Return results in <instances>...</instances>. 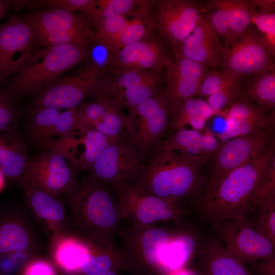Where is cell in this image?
Instances as JSON below:
<instances>
[{
	"mask_svg": "<svg viewBox=\"0 0 275 275\" xmlns=\"http://www.w3.org/2000/svg\"><path fill=\"white\" fill-rule=\"evenodd\" d=\"M75 275H121L120 271L107 270L101 272H92L88 273H81Z\"/></svg>",
	"mask_w": 275,
	"mask_h": 275,
	"instance_id": "53",
	"label": "cell"
},
{
	"mask_svg": "<svg viewBox=\"0 0 275 275\" xmlns=\"http://www.w3.org/2000/svg\"><path fill=\"white\" fill-rule=\"evenodd\" d=\"M253 24L263 39L275 50V13L254 8L251 17Z\"/></svg>",
	"mask_w": 275,
	"mask_h": 275,
	"instance_id": "42",
	"label": "cell"
},
{
	"mask_svg": "<svg viewBox=\"0 0 275 275\" xmlns=\"http://www.w3.org/2000/svg\"><path fill=\"white\" fill-rule=\"evenodd\" d=\"M211 157L180 153L167 147L161 141L144 158L131 184L169 201L181 204L196 203L207 186L202 166Z\"/></svg>",
	"mask_w": 275,
	"mask_h": 275,
	"instance_id": "1",
	"label": "cell"
},
{
	"mask_svg": "<svg viewBox=\"0 0 275 275\" xmlns=\"http://www.w3.org/2000/svg\"><path fill=\"white\" fill-rule=\"evenodd\" d=\"M274 112L262 118L227 120L226 129L220 135L222 141L240 136L252 135L274 126Z\"/></svg>",
	"mask_w": 275,
	"mask_h": 275,
	"instance_id": "34",
	"label": "cell"
},
{
	"mask_svg": "<svg viewBox=\"0 0 275 275\" xmlns=\"http://www.w3.org/2000/svg\"><path fill=\"white\" fill-rule=\"evenodd\" d=\"M274 138V126H272L256 134L222 141L209 161L207 186L258 158Z\"/></svg>",
	"mask_w": 275,
	"mask_h": 275,
	"instance_id": "11",
	"label": "cell"
},
{
	"mask_svg": "<svg viewBox=\"0 0 275 275\" xmlns=\"http://www.w3.org/2000/svg\"><path fill=\"white\" fill-rule=\"evenodd\" d=\"M143 1L95 0L91 15L97 28L107 18L116 15H126L137 9Z\"/></svg>",
	"mask_w": 275,
	"mask_h": 275,
	"instance_id": "38",
	"label": "cell"
},
{
	"mask_svg": "<svg viewBox=\"0 0 275 275\" xmlns=\"http://www.w3.org/2000/svg\"><path fill=\"white\" fill-rule=\"evenodd\" d=\"M202 133L193 129H184L173 132L163 140L168 147L194 156H202L201 151Z\"/></svg>",
	"mask_w": 275,
	"mask_h": 275,
	"instance_id": "37",
	"label": "cell"
},
{
	"mask_svg": "<svg viewBox=\"0 0 275 275\" xmlns=\"http://www.w3.org/2000/svg\"><path fill=\"white\" fill-rule=\"evenodd\" d=\"M218 36L225 40V45L232 42L236 38L233 34L226 12L221 9L216 10L206 16Z\"/></svg>",
	"mask_w": 275,
	"mask_h": 275,
	"instance_id": "47",
	"label": "cell"
},
{
	"mask_svg": "<svg viewBox=\"0 0 275 275\" xmlns=\"http://www.w3.org/2000/svg\"><path fill=\"white\" fill-rule=\"evenodd\" d=\"M108 185L87 175L65 195L70 230L95 239L114 240L122 221Z\"/></svg>",
	"mask_w": 275,
	"mask_h": 275,
	"instance_id": "3",
	"label": "cell"
},
{
	"mask_svg": "<svg viewBox=\"0 0 275 275\" xmlns=\"http://www.w3.org/2000/svg\"><path fill=\"white\" fill-rule=\"evenodd\" d=\"M254 8H259L260 10L274 12L275 1L273 0L250 1Z\"/></svg>",
	"mask_w": 275,
	"mask_h": 275,
	"instance_id": "51",
	"label": "cell"
},
{
	"mask_svg": "<svg viewBox=\"0 0 275 275\" xmlns=\"http://www.w3.org/2000/svg\"><path fill=\"white\" fill-rule=\"evenodd\" d=\"M61 110L46 107H33L29 126L31 139L41 142L49 138Z\"/></svg>",
	"mask_w": 275,
	"mask_h": 275,
	"instance_id": "35",
	"label": "cell"
},
{
	"mask_svg": "<svg viewBox=\"0 0 275 275\" xmlns=\"http://www.w3.org/2000/svg\"><path fill=\"white\" fill-rule=\"evenodd\" d=\"M95 0H49L43 2L50 8L61 9L74 13L80 12L90 17Z\"/></svg>",
	"mask_w": 275,
	"mask_h": 275,
	"instance_id": "46",
	"label": "cell"
},
{
	"mask_svg": "<svg viewBox=\"0 0 275 275\" xmlns=\"http://www.w3.org/2000/svg\"><path fill=\"white\" fill-rule=\"evenodd\" d=\"M35 248L34 233L22 213L9 203H0V258L28 255Z\"/></svg>",
	"mask_w": 275,
	"mask_h": 275,
	"instance_id": "22",
	"label": "cell"
},
{
	"mask_svg": "<svg viewBox=\"0 0 275 275\" xmlns=\"http://www.w3.org/2000/svg\"><path fill=\"white\" fill-rule=\"evenodd\" d=\"M171 113V106L161 91L126 114L124 138L135 147L143 160L166 137Z\"/></svg>",
	"mask_w": 275,
	"mask_h": 275,
	"instance_id": "6",
	"label": "cell"
},
{
	"mask_svg": "<svg viewBox=\"0 0 275 275\" xmlns=\"http://www.w3.org/2000/svg\"><path fill=\"white\" fill-rule=\"evenodd\" d=\"M19 186L29 208L49 241L70 230L66 207L60 198L25 181Z\"/></svg>",
	"mask_w": 275,
	"mask_h": 275,
	"instance_id": "21",
	"label": "cell"
},
{
	"mask_svg": "<svg viewBox=\"0 0 275 275\" xmlns=\"http://www.w3.org/2000/svg\"><path fill=\"white\" fill-rule=\"evenodd\" d=\"M153 32L151 1H143L137 9L130 13L127 23L122 31L111 41L106 43L120 50L144 39Z\"/></svg>",
	"mask_w": 275,
	"mask_h": 275,
	"instance_id": "29",
	"label": "cell"
},
{
	"mask_svg": "<svg viewBox=\"0 0 275 275\" xmlns=\"http://www.w3.org/2000/svg\"><path fill=\"white\" fill-rule=\"evenodd\" d=\"M222 143L208 129L202 133L201 151L202 156L211 157Z\"/></svg>",
	"mask_w": 275,
	"mask_h": 275,
	"instance_id": "49",
	"label": "cell"
},
{
	"mask_svg": "<svg viewBox=\"0 0 275 275\" xmlns=\"http://www.w3.org/2000/svg\"><path fill=\"white\" fill-rule=\"evenodd\" d=\"M115 139L87 126H76L69 134L49 138L41 143L64 154L78 170H89Z\"/></svg>",
	"mask_w": 275,
	"mask_h": 275,
	"instance_id": "16",
	"label": "cell"
},
{
	"mask_svg": "<svg viewBox=\"0 0 275 275\" xmlns=\"http://www.w3.org/2000/svg\"><path fill=\"white\" fill-rule=\"evenodd\" d=\"M113 187L120 217L126 223L154 225L161 222H178L184 214L182 204L145 192L126 181Z\"/></svg>",
	"mask_w": 275,
	"mask_h": 275,
	"instance_id": "8",
	"label": "cell"
},
{
	"mask_svg": "<svg viewBox=\"0 0 275 275\" xmlns=\"http://www.w3.org/2000/svg\"><path fill=\"white\" fill-rule=\"evenodd\" d=\"M274 50L251 24L232 42L223 47L219 64L224 71L242 76L274 70Z\"/></svg>",
	"mask_w": 275,
	"mask_h": 275,
	"instance_id": "9",
	"label": "cell"
},
{
	"mask_svg": "<svg viewBox=\"0 0 275 275\" xmlns=\"http://www.w3.org/2000/svg\"><path fill=\"white\" fill-rule=\"evenodd\" d=\"M119 51L109 44L95 38L88 48L87 65L106 76L115 70Z\"/></svg>",
	"mask_w": 275,
	"mask_h": 275,
	"instance_id": "33",
	"label": "cell"
},
{
	"mask_svg": "<svg viewBox=\"0 0 275 275\" xmlns=\"http://www.w3.org/2000/svg\"><path fill=\"white\" fill-rule=\"evenodd\" d=\"M170 275H194L191 272L183 269L175 272Z\"/></svg>",
	"mask_w": 275,
	"mask_h": 275,
	"instance_id": "55",
	"label": "cell"
},
{
	"mask_svg": "<svg viewBox=\"0 0 275 275\" xmlns=\"http://www.w3.org/2000/svg\"><path fill=\"white\" fill-rule=\"evenodd\" d=\"M242 95L265 112L275 106V72L268 70L250 75L242 87Z\"/></svg>",
	"mask_w": 275,
	"mask_h": 275,
	"instance_id": "30",
	"label": "cell"
},
{
	"mask_svg": "<svg viewBox=\"0 0 275 275\" xmlns=\"http://www.w3.org/2000/svg\"><path fill=\"white\" fill-rule=\"evenodd\" d=\"M154 32L171 46L174 54L191 33L200 18L197 5L188 0L151 1Z\"/></svg>",
	"mask_w": 275,
	"mask_h": 275,
	"instance_id": "13",
	"label": "cell"
},
{
	"mask_svg": "<svg viewBox=\"0 0 275 275\" xmlns=\"http://www.w3.org/2000/svg\"><path fill=\"white\" fill-rule=\"evenodd\" d=\"M196 246V239L190 234L182 232L172 234L160 254V273L170 275L183 269Z\"/></svg>",
	"mask_w": 275,
	"mask_h": 275,
	"instance_id": "28",
	"label": "cell"
},
{
	"mask_svg": "<svg viewBox=\"0 0 275 275\" xmlns=\"http://www.w3.org/2000/svg\"><path fill=\"white\" fill-rule=\"evenodd\" d=\"M47 149L31 157L23 181L60 198L66 195L76 183L77 170L62 153Z\"/></svg>",
	"mask_w": 275,
	"mask_h": 275,
	"instance_id": "12",
	"label": "cell"
},
{
	"mask_svg": "<svg viewBox=\"0 0 275 275\" xmlns=\"http://www.w3.org/2000/svg\"><path fill=\"white\" fill-rule=\"evenodd\" d=\"M267 115L263 109L241 95L230 106L225 117L226 119L239 120L262 118Z\"/></svg>",
	"mask_w": 275,
	"mask_h": 275,
	"instance_id": "41",
	"label": "cell"
},
{
	"mask_svg": "<svg viewBox=\"0 0 275 275\" xmlns=\"http://www.w3.org/2000/svg\"><path fill=\"white\" fill-rule=\"evenodd\" d=\"M12 75L9 70L0 61V82L7 76Z\"/></svg>",
	"mask_w": 275,
	"mask_h": 275,
	"instance_id": "52",
	"label": "cell"
},
{
	"mask_svg": "<svg viewBox=\"0 0 275 275\" xmlns=\"http://www.w3.org/2000/svg\"><path fill=\"white\" fill-rule=\"evenodd\" d=\"M255 212V229L275 246V197L262 202L250 212Z\"/></svg>",
	"mask_w": 275,
	"mask_h": 275,
	"instance_id": "39",
	"label": "cell"
},
{
	"mask_svg": "<svg viewBox=\"0 0 275 275\" xmlns=\"http://www.w3.org/2000/svg\"><path fill=\"white\" fill-rule=\"evenodd\" d=\"M225 78V72L208 70L200 83L196 96L207 98L215 94L223 86Z\"/></svg>",
	"mask_w": 275,
	"mask_h": 275,
	"instance_id": "45",
	"label": "cell"
},
{
	"mask_svg": "<svg viewBox=\"0 0 275 275\" xmlns=\"http://www.w3.org/2000/svg\"><path fill=\"white\" fill-rule=\"evenodd\" d=\"M6 180V178L0 169V192L3 189L4 187Z\"/></svg>",
	"mask_w": 275,
	"mask_h": 275,
	"instance_id": "56",
	"label": "cell"
},
{
	"mask_svg": "<svg viewBox=\"0 0 275 275\" xmlns=\"http://www.w3.org/2000/svg\"><path fill=\"white\" fill-rule=\"evenodd\" d=\"M18 113L12 97L6 88L0 84V132L17 129Z\"/></svg>",
	"mask_w": 275,
	"mask_h": 275,
	"instance_id": "40",
	"label": "cell"
},
{
	"mask_svg": "<svg viewBox=\"0 0 275 275\" xmlns=\"http://www.w3.org/2000/svg\"><path fill=\"white\" fill-rule=\"evenodd\" d=\"M213 229L224 246L244 264L275 255V246L255 229L248 216L224 222Z\"/></svg>",
	"mask_w": 275,
	"mask_h": 275,
	"instance_id": "14",
	"label": "cell"
},
{
	"mask_svg": "<svg viewBox=\"0 0 275 275\" xmlns=\"http://www.w3.org/2000/svg\"><path fill=\"white\" fill-rule=\"evenodd\" d=\"M275 197V158L250 199V212L265 200Z\"/></svg>",
	"mask_w": 275,
	"mask_h": 275,
	"instance_id": "43",
	"label": "cell"
},
{
	"mask_svg": "<svg viewBox=\"0 0 275 275\" xmlns=\"http://www.w3.org/2000/svg\"><path fill=\"white\" fill-rule=\"evenodd\" d=\"M166 63V86L161 91L171 107L178 102L196 95L208 67L179 53H175Z\"/></svg>",
	"mask_w": 275,
	"mask_h": 275,
	"instance_id": "19",
	"label": "cell"
},
{
	"mask_svg": "<svg viewBox=\"0 0 275 275\" xmlns=\"http://www.w3.org/2000/svg\"><path fill=\"white\" fill-rule=\"evenodd\" d=\"M275 158V139L258 158L208 185L196 203L202 218L214 229L221 223L248 216L250 199Z\"/></svg>",
	"mask_w": 275,
	"mask_h": 275,
	"instance_id": "2",
	"label": "cell"
},
{
	"mask_svg": "<svg viewBox=\"0 0 275 275\" xmlns=\"http://www.w3.org/2000/svg\"><path fill=\"white\" fill-rule=\"evenodd\" d=\"M104 76L86 65L76 74L59 78L36 94L33 107L63 110L79 106L86 98L103 94Z\"/></svg>",
	"mask_w": 275,
	"mask_h": 275,
	"instance_id": "10",
	"label": "cell"
},
{
	"mask_svg": "<svg viewBox=\"0 0 275 275\" xmlns=\"http://www.w3.org/2000/svg\"><path fill=\"white\" fill-rule=\"evenodd\" d=\"M18 275H58L52 262L41 258L28 260L20 268Z\"/></svg>",
	"mask_w": 275,
	"mask_h": 275,
	"instance_id": "48",
	"label": "cell"
},
{
	"mask_svg": "<svg viewBox=\"0 0 275 275\" xmlns=\"http://www.w3.org/2000/svg\"><path fill=\"white\" fill-rule=\"evenodd\" d=\"M0 275H5L3 272L0 270Z\"/></svg>",
	"mask_w": 275,
	"mask_h": 275,
	"instance_id": "57",
	"label": "cell"
},
{
	"mask_svg": "<svg viewBox=\"0 0 275 275\" xmlns=\"http://www.w3.org/2000/svg\"><path fill=\"white\" fill-rule=\"evenodd\" d=\"M218 114L202 98L190 97L184 99L171 107V113L166 136L170 133L186 129L190 120L197 116L206 120Z\"/></svg>",
	"mask_w": 275,
	"mask_h": 275,
	"instance_id": "31",
	"label": "cell"
},
{
	"mask_svg": "<svg viewBox=\"0 0 275 275\" xmlns=\"http://www.w3.org/2000/svg\"><path fill=\"white\" fill-rule=\"evenodd\" d=\"M162 71H114L104 76L103 94L112 96L122 108L130 111L161 91Z\"/></svg>",
	"mask_w": 275,
	"mask_h": 275,
	"instance_id": "15",
	"label": "cell"
},
{
	"mask_svg": "<svg viewBox=\"0 0 275 275\" xmlns=\"http://www.w3.org/2000/svg\"><path fill=\"white\" fill-rule=\"evenodd\" d=\"M88 49L62 44L38 50L31 62L15 74L6 88L14 99L36 94L64 72L87 60Z\"/></svg>",
	"mask_w": 275,
	"mask_h": 275,
	"instance_id": "4",
	"label": "cell"
},
{
	"mask_svg": "<svg viewBox=\"0 0 275 275\" xmlns=\"http://www.w3.org/2000/svg\"><path fill=\"white\" fill-rule=\"evenodd\" d=\"M28 149L17 129L0 132V169L7 180L19 185L23 181L31 158Z\"/></svg>",
	"mask_w": 275,
	"mask_h": 275,
	"instance_id": "27",
	"label": "cell"
},
{
	"mask_svg": "<svg viewBox=\"0 0 275 275\" xmlns=\"http://www.w3.org/2000/svg\"><path fill=\"white\" fill-rule=\"evenodd\" d=\"M117 235L129 271L136 275L160 273V254L172 234L154 225L126 223Z\"/></svg>",
	"mask_w": 275,
	"mask_h": 275,
	"instance_id": "5",
	"label": "cell"
},
{
	"mask_svg": "<svg viewBox=\"0 0 275 275\" xmlns=\"http://www.w3.org/2000/svg\"><path fill=\"white\" fill-rule=\"evenodd\" d=\"M211 2L216 8L226 12L231 31L235 37L251 25L254 8L250 1L215 0Z\"/></svg>",
	"mask_w": 275,
	"mask_h": 275,
	"instance_id": "32",
	"label": "cell"
},
{
	"mask_svg": "<svg viewBox=\"0 0 275 275\" xmlns=\"http://www.w3.org/2000/svg\"><path fill=\"white\" fill-rule=\"evenodd\" d=\"M126 114L112 96L101 94L80 105L76 126L92 128L112 139L124 138Z\"/></svg>",
	"mask_w": 275,
	"mask_h": 275,
	"instance_id": "20",
	"label": "cell"
},
{
	"mask_svg": "<svg viewBox=\"0 0 275 275\" xmlns=\"http://www.w3.org/2000/svg\"><path fill=\"white\" fill-rule=\"evenodd\" d=\"M201 275H253L244 263L231 254L216 237H208L199 250Z\"/></svg>",
	"mask_w": 275,
	"mask_h": 275,
	"instance_id": "26",
	"label": "cell"
},
{
	"mask_svg": "<svg viewBox=\"0 0 275 275\" xmlns=\"http://www.w3.org/2000/svg\"><path fill=\"white\" fill-rule=\"evenodd\" d=\"M249 264L253 275H275V255Z\"/></svg>",
	"mask_w": 275,
	"mask_h": 275,
	"instance_id": "50",
	"label": "cell"
},
{
	"mask_svg": "<svg viewBox=\"0 0 275 275\" xmlns=\"http://www.w3.org/2000/svg\"><path fill=\"white\" fill-rule=\"evenodd\" d=\"M37 46L35 31L25 18L13 16L0 25V61L12 74L31 62Z\"/></svg>",
	"mask_w": 275,
	"mask_h": 275,
	"instance_id": "18",
	"label": "cell"
},
{
	"mask_svg": "<svg viewBox=\"0 0 275 275\" xmlns=\"http://www.w3.org/2000/svg\"><path fill=\"white\" fill-rule=\"evenodd\" d=\"M38 46L43 48L69 44L89 48L95 40V33L84 17L61 9H50L28 15Z\"/></svg>",
	"mask_w": 275,
	"mask_h": 275,
	"instance_id": "7",
	"label": "cell"
},
{
	"mask_svg": "<svg viewBox=\"0 0 275 275\" xmlns=\"http://www.w3.org/2000/svg\"><path fill=\"white\" fill-rule=\"evenodd\" d=\"M143 159L135 147L125 138L114 140L88 170L89 175L114 187L138 175Z\"/></svg>",
	"mask_w": 275,
	"mask_h": 275,
	"instance_id": "17",
	"label": "cell"
},
{
	"mask_svg": "<svg viewBox=\"0 0 275 275\" xmlns=\"http://www.w3.org/2000/svg\"><path fill=\"white\" fill-rule=\"evenodd\" d=\"M80 106L61 110L49 138L63 136L74 130Z\"/></svg>",
	"mask_w": 275,
	"mask_h": 275,
	"instance_id": "44",
	"label": "cell"
},
{
	"mask_svg": "<svg viewBox=\"0 0 275 275\" xmlns=\"http://www.w3.org/2000/svg\"><path fill=\"white\" fill-rule=\"evenodd\" d=\"M223 47L218 34L206 17L201 14L195 28L182 42L177 53L215 70L219 64Z\"/></svg>",
	"mask_w": 275,
	"mask_h": 275,
	"instance_id": "24",
	"label": "cell"
},
{
	"mask_svg": "<svg viewBox=\"0 0 275 275\" xmlns=\"http://www.w3.org/2000/svg\"><path fill=\"white\" fill-rule=\"evenodd\" d=\"M51 262L64 275H75L90 253L88 237L69 230L49 240Z\"/></svg>",
	"mask_w": 275,
	"mask_h": 275,
	"instance_id": "25",
	"label": "cell"
},
{
	"mask_svg": "<svg viewBox=\"0 0 275 275\" xmlns=\"http://www.w3.org/2000/svg\"><path fill=\"white\" fill-rule=\"evenodd\" d=\"M224 72L226 78L223 86L217 93L206 98L208 103L218 114L242 95V76L229 71Z\"/></svg>",
	"mask_w": 275,
	"mask_h": 275,
	"instance_id": "36",
	"label": "cell"
},
{
	"mask_svg": "<svg viewBox=\"0 0 275 275\" xmlns=\"http://www.w3.org/2000/svg\"><path fill=\"white\" fill-rule=\"evenodd\" d=\"M10 8L9 1L0 0V19L5 14L7 10Z\"/></svg>",
	"mask_w": 275,
	"mask_h": 275,
	"instance_id": "54",
	"label": "cell"
},
{
	"mask_svg": "<svg viewBox=\"0 0 275 275\" xmlns=\"http://www.w3.org/2000/svg\"><path fill=\"white\" fill-rule=\"evenodd\" d=\"M164 43L153 32L144 39L125 46L118 52L114 71L163 69L172 57Z\"/></svg>",
	"mask_w": 275,
	"mask_h": 275,
	"instance_id": "23",
	"label": "cell"
}]
</instances>
